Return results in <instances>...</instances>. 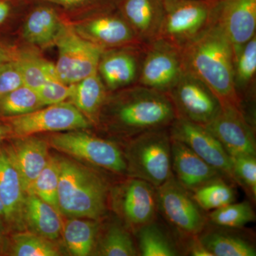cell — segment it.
<instances>
[{
  "label": "cell",
  "instance_id": "1",
  "mask_svg": "<svg viewBox=\"0 0 256 256\" xmlns=\"http://www.w3.org/2000/svg\"><path fill=\"white\" fill-rule=\"evenodd\" d=\"M181 54L184 70L204 82L222 106H232L242 110L234 79L233 46L216 20L183 47Z\"/></svg>",
  "mask_w": 256,
  "mask_h": 256
},
{
  "label": "cell",
  "instance_id": "2",
  "mask_svg": "<svg viewBox=\"0 0 256 256\" xmlns=\"http://www.w3.org/2000/svg\"><path fill=\"white\" fill-rule=\"evenodd\" d=\"M58 210L69 218L98 220L106 215L109 188L102 176L86 166L60 160Z\"/></svg>",
  "mask_w": 256,
  "mask_h": 256
},
{
  "label": "cell",
  "instance_id": "3",
  "mask_svg": "<svg viewBox=\"0 0 256 256\" xmlns=\"http://www.w3.org/2000/svg\"><path fill=\"white\" fill-rule=\"evenodd\" d=\"M111 116L114 126L132 138L148 131L169 128L178 118L166 92L140 84L114 102Z\"/></svg>",
  "mask_w": 256,
  "mask_h": 256
},
{
  "label": "cell",
  "instance_id": "4",
  "mask_svg": "<svg viewBox=\"0 0 256 256\" xmlns=\"http://www.w3.org/2000/svg\"><path fill=\"white\" fill-rule=\"evenodd\" d=\"M172 138L169 128L154 130L132 138L124 152L127 174L158 188L172 176Z\"/></svg>",
  "mask_w": 256,
  "mask_h": 256
},
{
  "label": "cell",
  "instance_id": "5",
  "mask_svg": "<svg viewBox=\"0 0 256 256\" xmlns=\"http://www.w3.org/2000/svg\"><path fill=\"white\" fill-rule=\"evenodd\" d=\"M164 1V18L156 40L178 50L200 36L216 20L220 0Z\"/></svg>",
  "mask_w": 256,
  "mask_h": 256
},
{
  "label": "cell",
  "instance_id": "6",
  "mask_svg": "<svg viewBox=\"0 0 256 256\" xmlns=\"http://www.w3.org/2000/svg\"><path fill=\"white\" fill-rule=\"evenodd\" d=\"M156 190L158 214L174 232L180 248L184 240L201 233L208 216L174 175Z\"/></svg>",
  "mask_w": 256,
  "mask_h": 256
},
{
  "label": "cell",
  "instance_id": "7",
  "mask_svg": "<svg viewBox=\"0 0 256 256\" xmlns=\"http://www.w3.org/2000/svg\"><path fill=\"white\" fill-rule=\"evenodd\" d=\"M55 149L117 174H127L124 152L117 144L86 132L72 130L50 138Z\"/></svg>",
  "mask_w": 256,
  "mask_h": 256
},
{
  "label": "cell",
  "instance_id": "8",
  "mask_svg": "<svg viewBox=\"0 0 256 256\" xmlns=\"http://www.w3.org/2000/svg\"><path fill=\"white\" fill-rule=\"evenodd\" d=\"M55 43L58 50L55 66L60 82L72 85L98 72L105 50L102 47L65 26Z\"/></svg>",
  "mask_w": 256,
  "mask_h": 256
},
{
  "label": "cell",
  "instance_id": "9",
  "mask_svg": "<svg viewBox=\"0 0 256 256\" xmlns=\"http://www.w3.org/2000/svg\"><path fill=\"white\" fill-rule=\"evenodd\" d=\"M166 94L178 118L201 126L210 124L222 110L220 100L210 88L185 70Z\"/></svg>",
  "mask_w": 256,
  "mask_h": 256
},
{
  "label": "cell",
  "instance_id": "10",
  "mask_svg": "<svg viewBox=\"0 0 256 256\" xmlns=\"http://www.w3.org/2000/svg\"><path fill=\"white\" fill-rule=\"evenodd\" d=\"M10 131L16 137H26L37 133L63 132L85 129L90 126L87 118L74 105L62 102L45 108L8 117Z\"/></svg>",
  "mask_w": 256,
  "mask_h": 256
},
{
  "label": "cell",
  "instance_id": "11",
  "mask_svg": "<svg viewBox=\"0 0 256 256\" xmlns=\"http://www.w3.org/2000/svg\"><path fill=\"white\" fill-rule=\"evenodd\" d=\"M110 196L114 210L133 234L156 218V190L148 182L130 176L112 190Z\"/></svg>",
  "mask_w": 256,
  "mask_h": 256
},
{
  "label": "cell",
  "instance_id": "12",
  "mask_svg": "<svg viewBox=\"0 0 256 256\" xmlns=\"http://www.w3.org/2000/svg\"><path fill=\"white\" fill-rule=\"evenodd\" d=\"M142 58L140 85L166 92L183 73L181 50L163 40L146 45Z\"/></svg>",
  "mask_w": 256,
  "mask_h": 256
},
{
  "label": "cell",
  "instance_id": "13",
  "mask_svg": "<svg viewBox=\"0 0 256 256\" xmlns=\"http://www.w3.org/2000/svg\"><path fill=\"white\" fill-rule=\"evenodd\" d=\"M169 130L172 139L186 144L204 161L235 184L230 156L204 126L178 118Z\"/></svg>",
  "mask_w": 256,
  "mask_h": 256
},
{
  "label": "cell",
  "instance_id": "14",
  "mask_svg": "<svg viewBox=\"0 0 256 256\" xmlns=\"http://www.w3.org/2000/svg\"><path fill=\"white\" fill-rule=\"evenodd\" d=\"M230 156H256L255 129L242 109L222 106L220 114L204 126Z\"/></svg>",
  "mask_w": 256,
  "mask_h": 256
},
{
  "label": "cell",
  "instance_id": "15",
  "mask_svg": "<svg viewBox=\"0 0 256 256\" xmlns=\"http://www.w3.org/2000/svg\"><path fill=\"white\" fill-rule=\"evenodd\" d=\"M216 21L230 40L235 56L256 35V0H220Z\"/></svg>",
  "mask_w": 256,
  "mask_h": 256
},
{
  "label": "cell",
  "instance_id": "16",
  "mask_svg": "<svg viewBox=\"0 0 256 256\" xmlns=\"http://www.w3.org/2000/svg\"><path fill=\"white\" fill-rule=\"evenodd\" d=\"M78 34L102 47L132 46L146 48L121 15L101 14L79 26Z\"/></svg>",
  "mask_w": 256,
  "mask_h": 256
},
{
  "label": "cell",
  "instance_id": "17",
  "mask_svg": "<svg viewBox=\"0 0 256 256\" xmlns=\"http://www.w3.org/2000/svg\"><path fill=\"white\" fill-rule=\"evenodd\" d=\"M5 151L18 172L25 194H30L34 182L50 159L47 143L32 136L20 137Z\"/></svg>",
  "mask_w": 256,
  "mask_h": 256
},
{
  "label": "cell",
  "instance_id": "18",
  "mask_svg": "<svg viewBox=\"0 0 256 256\" xmlns=\"http://www.w3.org/2000/svg\"><path fill=\"white\" fill-rule=\"evenodd\" d=\"M171 150L173 175L188 191L193 192L207 182L224 176L183 142L172 138Z\"/></svg>",
  "mask_w": 256,
  "mask_h": 256
},
{
  "label": "cell",
  "instance_id": "19",
  "mask_svg": "<svg viewBox=\"0 0 256 256\" xmlns=\"http://www.w3.org/2000/svg\"><path fill=\"white\" fill-rule=\"evenodd\" d=\"M121 15L146 46L158 38L164 14V0H122Z\"/></svg>",
  "mask_w": 256,
  "mask_h": 256
},
{
  "label": "cell",
  "instance_id": "20",
  "mask_svg": "<svg viewBox=\"0 0 256 256\" xmlns=\"http://www.w3.org/2000/svg\"><path fill=\"white\" fill-rule=\"evenodd\" d=\"M198 238L212 256H256L254 236L244 228H226L208 222Z\"/></svg>",
  "mask_w": 256,
  "mask_h": 256
},
{
  "label": "cell",
  "instance_id": "21",
  "mask_svg": "<svg viewBox=\"0 0 256 256\" xmlns=\"http://www.w3.org/2000/svg\"><path fill=\"white\" fill-rule=\"evenodd\" d=\"M144 48L132 50H104L98 72L108 88L119 90L132 85L138 80L140 70L138 54Z\"/></svg>",
  "mask_w": 256,
  "mask_h": 256
},
{
  "label": "cell",
  "instance_id": "22",
  "mask_svg": "<svg viewBox=\"0 0 256 256\" xmlns=\"http://www.w3.org/2000/svg\"><path fill=\"white\" fill-rule=\"evenodd\" d=\"M25 192L21 178L5 150H0V198L4 206V216L12 224L23 222Z\"/></svg>",
  "mask_w": 256,
  "mask_h": 256
},
{
  "label": "cell",
  "instance_id": "23",
  "mask_svg": "<svg viewBox=\"0 0 256 256\" xmlns=\"http://www.w3.org/2000/svg\"><path fill=\"white\" fill-rule=\"evenodd\" d=\"M22 220L32 232L50 240L58 238L63 228L58 210L33 194L25 196Z\"/></svg>",
  "mask_w": 256,
  "mask_h": 256
},
{
  "label": "cell",
  "instance_id": "24",
  "mask_svg": "<svg viewBox=\"0 0 256 256\" xmlns=\"http://www.w3.org/2000/svg\"><path fill=\"white\" fill-rule=\"evenodd\" d=\"M139 256H176L182 252L176 237L156 220L146 224L134 234Z\"/></svg>",
  "mask_w": 256,
  "mask_h": 256
},
{
  "label": "cell",
  "instance_id": "25",
  "mask_svg": "<svg viewBox=\"0 0 256 256\" xmlns=\"http://www.w3.org/2000/svg\"><path fill=\"white\" fill-rule=\"evenodd\" d=\"M63 28L54 10L42 6L34 10L28 16L22 35L32 44L48 46L56 41Z\"/></svg>",
  "mask_w": 256,
  "mask_h": 256
},
{
  "label": "cell",
  "instance_id": "26",
  "mask_svg": "<svg viewBox=\"0 0 256 256\" xmlns=\"http://www.w3.org/2000/svg\"><path fill=\"white\" fill-rule=\"evenodd\" d=\"M72 86L70 98L72 104L86 117L97 118L107 99L106 86L98 72L90 74Z\"/></svg>",
  "mask_w": 256,
  "mask_h": 256
},
{
  "label": "cell",
  "instance_id": "27",
  "mask_svg": "<svg viewBox=\"0 0 256 256\" xmlns=\"http://www.w3.org/2000/svg\"><path fill=\"white\" fill-rule=\"evenodd\" d=\"M99 229L98 220L70 218L67 220L62 232L69 252L76 256L90 255L97 242Z\"/></svg>",
  "mask_w": 256,
  "mask_h": 256
},
{
  "label": "cell",
  "instance_id": "28",
  "mask_svg": "<svg viewBox=\"0 0 256 256\" xmlns=\"http://www.w3.org/2000/svg\"><path fill=\"white\" fill-rule=\"evenodd\" d=\"M234 184L224 176L204 184L192 192V197L205 212H212L233 203L236 200Z\"/></svg>",
  "mask_w": 256,
  "mask_h": 256
},
{
  "label": "cell",
  "instance_id": "29",
  "mask_svg": "<svg viewBox=\"0 0 256 256\" xmlns=\"http://www.w3.org/2000/svg\"><path fill=\"white\" fill-rule=\"evenodd\" d=\"M97 254L104 256H139L132 232L118 223L110 224L99 240Z\"/></svg>",
  "mask_w": 256,
  "mask_h": 256
},
{
  "label": "cell",
  "instance_id": "30",
  "mask_svg": "<svg viewBox=\"0 0 256 256\" xmlns=\"http://www.w3.org/2000/svg\"><path fill=\"white\" fill-rule=\"evenodd\" d=\"M16 62L23 84L26 86L36 89L48 80H60L55 64L36 56H18Z\"/></svg>",
  "mask_w": 256,
  "mask_h": 256
},
{
  "label": "cell",
  "instance_id": "31",
  "mask_svg": "<svg viewBox=\"0 0 256 256\" xmlns=\"http://www.w3.org/2000/svg\"><path fill=\"white\" fill-rule=\"evenodd\" d=\"M43 107L36 90L24 84L0 99V114L6 118L28 114Z\"/></svg>",
  "mask_w": 256,
  "mask_h": 256
},
{
  "label": "cell",
  "instance_id": "32",
  "mask_svg": "<svg viewBox=\"0 0 256 256\" xmlns=\"http://www.w3.org/2000/svg\"><path fill=\"white\" fill-rule=\"evenodd\" d=\"M208 216V223L226 228H242L256 220L252 204L248 201L233 202L218 210H212Z\"/></svg>",
  "mask_w": 256,
  "mask_h": 256
},
{
  "label": "cell",
  "instance_id": "33",
  "mask_svg": "<svg viewBox=\"0 0 256 256\" xmlns=\"http://www.w3.org/2000/svg\"><path fill=\"white\" fill-rule=\"evenodd\" d=\"M234 66L236 88L240 98L242 92H247L256 77V35L234 56Z\"/></svg>",
  "mask_w": 256,
  "mask_h": 256
},
{
  "label": "cell",
  "instance_id": "34",
  "mask_svg": "<svg viewBox=\"0 0 256 256\" xmlns=\"http://www.w3.org/2000/svg\"><path fill=\"white\" fill-rule=\"evenodd\" d=\"M60 176V159L50 156L46 166L34 182L30 194L36 195L58 210L57 196Z\"/></svg>",
  "mask_w": 256,
  "mask_h": 256
},
{
  "label": "cell",
  "instance_id": "35",
  "mask_svg": "<svg viewBox=\"0 0 256 256\" xmlns=\"http://www.w3.org/2000/svg\"><path fill=\"white\" fill-rule=\"evenodd\" d=\"M52 240L33 233L16 234L13 237L12 255L15 256H58L60 250Z\"/></svg>",
  "mask_w": 256,
  "mask_h": 256
},
{
  "label": "cell",
  "instance_id": "36",
  "mask_svg": "<svg viewBox=\"0 0 256 256\" xmlns=\"http://www.w3.org/2000/svg\"><path fill=\"white\" fill-rule=\"evenodd\" d=\"M234 183L242 188L249 198L256 201V156H230Z\"/></svg>",
  "mask_w": 256,
  "mask_h": 256
},
{
  "label": "cell",
  "instance_id": "37",
  "mask_svg": "<svg viewBox=\"0 0 256 256\" xmlns=\"http://www.w3.org/2000/svg\"><path fill=\"white\" fill-rule=\"evenodd\" d=\"M35 90L42 105L48 106L60 104L70 98L72 86L64 84L60 80H50Z\"/></svg>",
  "mask_w": 256,
  "mask_h": 256
},
{
  "label": "cell",
  "instance_id": "38",
  "mask_svg": "<svg viewBox=\"0 0 256 256\" xmlns=\"http://www.w3.org/2000/svg\"><path fill=\"white\" fill-rule=\"evenodd\" d=\"M23 85L16 60L0 67V99Z\"/></svg>",
  "mask_w": 256,
  "mask_h": 256
},
{
  "label": "cell",
  "instance_id": "39",
  "mask_svg": "<svg viewBox=\"0 0 256 256\" xmlns=\"http://www.w3.org/2000/svg\"><path fill=\"white\" fill-rule=\"evenodd\" d=\"M18 57L9 48L0 44V67L10 62H14Z\"/></svg>",
  "mask_w": 256,
  "mask_h": 256
},
{
  "label": "cell",
  "instance_id": "40",
  "mask_svg": "<svg viewBox=\"0 0 256 256\" xmlns=\"http://www.w3.org/2000/svg\"><path fill=\"white\" fill-rule=\"evenodd\" d=\"M52 2L62 4L66 6H77V5L88 4V3L96 2L100 0H48Z\"/></svg>",
  "mask_w": 256,
  "mask_h": 256
},
{
  "label": "cell",
  "instance_id": "41",
  "mask_svg": "<svg viewBox=\"0 0 256 256\" xmlns=\"http://www.w3.org/2000/svg\"><path fill=\"white\" fill-rule=\"evenodd\" d=\"M11 12V6L6 1L0 0V25L6 21Z\"/></svg>",
  "mask_w": 256,
  "mask_h": 256
},
{
  "label": "cell",
  "instance_id": "42",
  "mask_svg": "<svg viewBox=\"0 0 256 256\" xmlns=\"http://www.w3.org/2000/svg\"><path fill=\"white\" fill-rule=\"evenodd\" d=\"M4 206H3L1 198H0V216H4Z\"/></svg>",
  "mask_w": 256,
  "mask_h": 256
},
{
  "label": "cell",
  "instance_id": "43",
  "mask_svg": "<svg viewBox=\"0 0 256 256\" xmlns=\"http://www.w3.org/2000/svg\"><path fill=\"white\" fill-rule=\"evenodd\" d=\"M4 134H5L4 128H3L2 126H0V140H1L2 138H3V136H4Z\"/></svg>",
  "mask_w": 256,
  "mask_h": 256
}]
</instances>
